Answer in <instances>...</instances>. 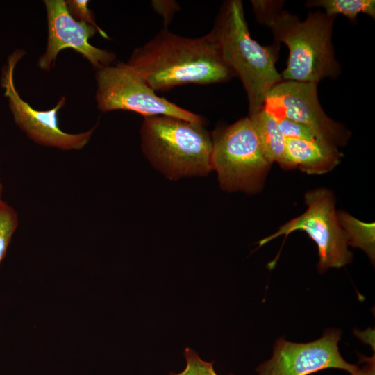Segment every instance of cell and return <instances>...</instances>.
Masks as SVG:
<instances>
[{"instance_id": "6da1fadb", "label": "cell", "mask_w": 375, "mask_h": 375, "mask_svg": "<svg viewBox=\"0 0 375 375\" xmlns=\"http://www.w3.org/2000/svg\"><path fill=\"white\" fill-rule=\"evenodd\" d=\"M126 63L155 92L188 83H222L235 76L222 59L210 32L188 38L164 28L134 49Z\"/></svg>"}, {"instance_id": "7a4b0ae2", "label": "cell", "mask_w": 375, "mask_h": 375, "mask_svg": "<svg viewBox=\"0 0 375 375\" xmlns=\"http://www.w3.org/2000/svg\"><path fill=\"white\" fill-rule=\"evenodd\" d=\"M256 19L267 25L276 42L289 49L287 67L281 74L284 81L318 83L336 78L340 71L331 43L335 16L310 12L305 20L282 10V1H251Z\"/></svg>"}, {"instance_id": "3957f363", "label": "cell", "mask_w": 375, "mask_h": 375, "mask_svg": "<svg viewBox=\"0 0 375 375\" xmlns=\"http://www.w3.org/2000/svg\"><path fill=\"white\" fill-rule=\"evenodd\" d=\"M210 33L222 59L242 83L248 116L258 112L269 90L283 81L275 67L279 43L262 46L251 37L240 0L222 3Z\"/></svg>"}, {"instance_id": "277c9868", "label": "cell", "mask_w": 375, "mask_h": 375, "mask_svg": "<svg viewBox=\"0 0 375 375\" xmlns=\"http://www.w3.org/2000/svg\"><path fill=\"white\" fill-rule=\"evenodd\" d=\"M143 117L142 150L166 177L205 176L212 170V135L203 125L165 115Z\"/></svg>"}, {"instance_id": "5b68a950", "label": "cell", "mask_w": 375, "mask_h": 375, "mask_svg": "<svg viewBox=\"0 0 375 375\" xmlns=\"http://www.w3.org/2000/svg\"><path fill=\"white\" fill-rule=\"evenodd\" d=\"M211 135L212 167L222 188L251 192L260 187L272 162L250 118L217 128Z\"/></svg>"}, {"instance_id": "8992f818", "label": "cell", "mask_w": 375, "mask_h": 375, "mask_svg": "<svg viewBox=\"0 0 375 375\" xmlns=\"http://www.w3.org/2000/svg\"><path fill=\"white\" fill-rule=\"evenodd\" d=\"M96 100L101 112L131 110L143 117L165 115L204 124L203 118L159 97L126 62L97 69Z\"/></svg>"}, {"instance_id": "52a82bcc", "label": "cell", "mask_w": 375, "mask_h": 375, "mask_svg": "<svg viewBox=\"0 0 375 375\" xmlns=\"http://www.w3.org/2000/svg\"><path fill=\"white\" fill-rule=\"evenodd\" d=\"M305 201L308 208L303 214L260 240L259 246L282 235L287 237L293 231H303L317 246L319 271L344 266L351 260L352 254L347 249V237L338 221L333 194L324 188L317 189L306 194Z\"/></svg>"}, {"instance_id": "ba28073f", "label": "cell", "mask_w": 375, "mask_h": 375, "mask_svg": "<svg viewBox=\"0 0 375 375\" xmlns=\"http://www.w3.org/2000/svg\"><path fill=\"white\" fill-rule=\"evenodd\" d=\"M22 49H16L3 67L1 85L4 89L10 110L16 125L33 142L45 147L61 150H79L90 141L97 126L78 133L62 131L59 125L58 113L65 104L62 97L51 109L40 110L33 108L19 95L14 81V72L20 59L25 54Z\"/></svg>"}, {"instance_id": "9c48e42d", "label": "cell", "mask_w": 375, "mask_h": 375, "mask_svg": "<svg viewBox=\"0 0 375 375\" xmlns=\"http://www.w3.org/2000/svg\"><path fill=\"white\" fill-rule=\"evenodd\" d=\"M262 108L276 120L288 119L308 127L317 138L336 147L346 145L351 136L322 110L315 83L283 80L269 90Z\"/></svg>"}, {"instance_id": "30bf717a", "label": "cell", "mask_w": 375, "mask_h": 375, "mask_svg": "<svg viewBox=\"0 0 375 375\" xmlns=\"http://www.w3.org/2000/svg\"><path fill=\"white\" fill-rule=\"evenodd\" d=\"M341 333L328 329L319 339L308 343H294L279 338L272 358L259 365L258 375H308L335 368L349 374L355 365L347 362L339 351Z\"/></svg>"}, {"instance_id": "8fae6325", "label": "cell", "mask_w": 375, "mask_h": 375, "mask_svg": "<svg viewBox=\"0 0 375 375\" xmlns=\"http://www.w3.org/2000/svg\"><path fill=\"white\" fill-rule=\"evenodd\" d=\"M47 19V45L38 60V66L49 70L59 52L72 49L87 59L97 69L111 65L116 59L113 52L96 47L90 38L97 30L92 26L74 19L64 0L44 1Z\"/></svg>"}, {"instance_id": "7c38bea8", "label": "cell", "mask_w": 375, "mask_h": 375, "mask_svg": "<svg viewBox=\"0 0 375 375\" xmlns=\"http://www.w3.org/2000/svg\"><path fill=\"white\" fill-rule=\"evenodd\" d=\"M285 142L288 169L299 167L308 174H321L332 170L342 156L338 147L317 138Z\"/></svg>"}, {"instance_id": "4fadbf2b", "label": "cell", "mask_w": 375, "mask_h": 375, "mask_svg": "<svg viewBox=\"0 0 375 375\" xmlns=\"http://www.w3.org/2000/svg\"><path fill=\"white\" fill-rule=\"evenodd\" d=\"M256 128L265 156L272 163L288 168L285 138L278 128L277 120L263 108L248 116Z\"/></svg>"}, {"instance_id": "5bb4252c", "label": "cell", "mask_w": 375, "mask_h": 375, "mask_svg": "<svg viewBox=\"0 0 375 375\" xmlns=\"http://www.w3.org/2000/svg\"><path fill=\"white\" fill-rule=\"evenodd\" d=\"M338 221L348 240V244L362 249L374 260V223L362 222L344 212H338Z\"/></svg>"}, {"instance_id": "9a60e30c", "label": "cell", "mask_w": 375, "mask_h": 375, "mask_svg": "<svg viewBox=\"0 0 375 375\" xmlns=\"http://www.w3.org/2000/svg\"><path fill=\"white\" fill-rule=\"evenodd\" d=\"M308 6H320L329 16L343 15L355 20L360 13H365L375 18V1L374 0H315L306 2Z\"/></svg>"}, {"instance_id": "2e32d148", "label": "cell", "mask_w": 375, "mask_h": 375, "mask_svg": "<svg viewBox=\"0 0 375 375\" xmlns=\"http://www.w3.org/2000/svg\"><path fill=\"white\" fill-rule=\"evenodd\" d=\"M19 224L15 210L5 201L0 204V264L4 259Z\"/></svg>"}, {"instance_id": "e0dca14e", "label": "cell", "mask_w": 375, "mask_h": 375, "mask_svg": "<svg viewBox=\"0 0 375 375\" xmlns=\"http://www.w3.org/2000/svg\"><path fill=\"white\" fill-rule=\"evenodd\" d=\"M184 356L186 360L185 369L177 374L170 372L168 375H219L213 368V362L203 360L192 349L186 348Z\"/></svg>"}, {"instance_id": "ac0fdd59", "label": "cell", "mask_w": 375, "mask_h": 375, "mask_svg": "<svg viewBox=\"0 0 375 375\" xmlns=\"http://www.w3.org/2000/svg\"><path fill=\"white\" fill-rule=\"evenodd\" d=\"M65 1L70 14L74 19L94 26L101 37L106 39H109V37L106 32L102 30L96 23L94 15L88 7V1L67 0Z\"/></svg>"}, {"instance_id": "d6986e66", "label": "cell", "mask_w": 375, "mask_h": 375, "mask_svg": "<svg viewBox=\"0 0 375 375\" xmlns=\"http://www.w3.org/2000/svg\"><path fill=\"white\" fill-rule=\"evenodd\" d=\"M277 123L279 131L285 139L312 140L317 138L308 127L299 123L288 119H278Z\"/></svg>"}, {"instance_id": "ffe728a7", "label": "cell", "mask_w": 375, "mask_h": 375, "mask_svg": "<svg viewBox=\"0 0 375 375\" xmlns=\"http://www.w3.org/2000/svg\"><path fill=\"white\" fill-rule=\"evenodd\" d=\"M153 9L163 19L165 28L171 22L174 14L180 10V6L176 1L154 0L151 1Z\"/></svg>"}, {"instance_id": "44dd1931", "label": "cell", "mask_w": 375, "mask_h": 375, "mask_svg": "<svg viewBox=\"0 0 375 375\" xmlns=\"http://www.w3.org/2000/svg\"><path fill=\"white\" fill-rule=\"evenodd\" d=\"M359 364L355 367L351 375H375V356L367 357L363 355L359 356Z\"/></svg>"}, {"instance_id": "7402d4cb", "label": "cell", "mask_w": 375, "mask_h": 375, "mask_svg": "<svg viewBox=\"0 0 375 375\" xmlns=\"http://www.w3.org/2000/svg\"><path fill=\"white\" fill-rule=\"evenodd\" d=\"M3 191V186L0 179V204L3 201V199H2Z\"/></svg>"}]
</instances>
